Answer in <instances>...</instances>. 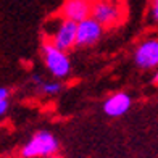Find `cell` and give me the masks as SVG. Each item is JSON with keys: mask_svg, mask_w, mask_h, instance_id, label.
I'll return each instance as SVG.
<instances>
[{"mask_svg": "<svg viewBox=\"0 0 158 158\" xmlns=\"http://www.w3.org/2000/svg\"><path fill=\"white\" fill-rule=\"evenodd\" d=\"M152 82H153V85H158V68L153 71V74H152Z\"/></svg>", "mask_w": 158, "mask_h": 158, "instance_id": "4fadbf2b", "label": "cell"}, {"mask_svg": "<svg viewBox=\"0 0 158 158\" xmlns=\"http://www.w3.org/2000/svg\"><path fill=\"white\" fill-rule=\"evenodd\" d=\"M150 16L158 24V0H152V8H150Z\"/></svg>", "mask_w": 158, "mask_h": 158, "instance_id": "7c38bea8", "label": "cell"}, {"mask_svg": "<svg viewBox=\"0 0 158 158\" xmlns=\"http://www.w3.org/2000/svg\"><path fill=\"white\" fill-rule=\"evenodd\" d=\"M52 27L47 29V39L52 42L55 47L60 50L69 52L73 47H76V39H77V23L71 19H66L63 16H58L56 19L50 21Z\"/></svg>", "mask_w": 158, "mask_h": 158, "instance_id": "3957f363", "label": "cell"}, {"mask_svg": "<svg viewBox=\"0 0 158 158\" xmlns=\"http://www.w3.org/2000/svg\"><path fill=\"white\" fill-rule=\"evenodd\" d=\"M134 63L140 69L158 68V37H147L139 42L134 50Z\"/></svg>", "mask_w": 158, "mask_h": 158, "instance_id": "5b68a950", "label": "cell"}, {"mask_svg": "<svg viewBox=\"0 0 158 158\" xmlns=\"http://www.w3.org/2000/svg\"><path fill=\"white\" fill-rule=\"evenodd\" d=\"M10 89L5 87V85H2L0 87V116H5L6 111H8L10 108Z\"/></svg>", "mask_w": 158, "mask_h": 158, "instance_id": "30bf717a", "label": "cell"}, {"mask_svg": "<svg viewBox=\"0 0 158 158\" xmlns=\"http://www.w3.org/2000/svg\"><path fill=\"white\" fill-rule=\"evenodd\" d=\"M63 89V85L61 82L58 81V79H52V81H44L39 87H37V92L42 95H45V97H55V95H58L60 92Z\"/></svg>", "mask_w": 158, "mask_h": 158, "instance_id": "9c48e42d", "label": "cell"}, {"mask_svg": "<svg viewBox=\"0 0 158 158\" xmlns=\"http://www.w3.org/2000/svg\"><path fill=\"white\" fill-rule=\"evenodd\" d=\"M40 56H42V63H44L45 69L53 79L63 81V79H66L71 74V60L68 56V52L60 50L52 42L48 40L42 42Z\"/></svg>", "mask_w": 158, "mask_h": 158, "instance_id": "7a4b0ae2", "label": "cell"}, {"mask_svg": "<svg viewBox=\"0 0 158 158\" xmlns=\"http://www.w3.org/2000/svg\"><path fill=\"white\" fill-rule=\"evenodd\" d=\"M94 2L95 0H64L60 8V16L71 19L74 23H81L92 16Z\"/></svg>", "mask_w": 158, "mask_h": 158, "instance_id": "52a82bcc", "label": "cell"}, {"mask_svg": "<svg viewBox=\"0 0 158 158\" xmlns=\"http://www.w3.org/2000/svg\"><path fill=\"white\" fill-rule=\"evenodd\" d=\"M60 140L58 137L47 129L35 131L19 148L21 158H52L58 153Z\"/></svg>", "mask_w": 158, "mask_h": 158, "instance_id": "6da1fadb", "label": "cell"}, {"mask_svg": "<svg viewBox=\"0 0 158 158\" xmlns=\"http://www.w3.org/2000/svg\"><path fill=\"white\" fill-rule=\"evenodd\" d=\"M131 105H132V98L127 92H113L110 97L105 98V102L102 105V110L106 116L110 118H119L126 114L129 110H131Z\"/></svg>", "mask_w": 158, "mask_h": 158, "instance_id": "ba28073f", "label": "cell"}, {"mask_svg": "<svg viewBox=\"0 0 158 158\" xmlns=\"http://www.w3.org/2000/svg\"><path fill=\"white\" fill-rule=\"evenodd\" d=\"M123 3L119 0H95L92 6V18L103 27H113L123 19Z\"/></svg>", "mask_w": 158, "mask_h": 158, "instance_id": "277c9868", "label": "cell"}, {"mask_svg": "<svg viewBox=\"0 0 158 158\" xmlns=\"http://www.w3.org/2000/svg\"><path fill=\"white\" fill-rule=\"evenodd\" d=\"M105 27L98 23L95 18H87L77 23V39H76V47H92L102 39Z\"/></svg>", "mask_w": 158, "mask_h": 158, "instance_id": "8992f818", "label": "cell"}, {"mask_svg": "<svg viewBox=\"0 0 158 158\" xmlns=\"http://www.w3.org/2000/svg\"><path fill=\"white\" fill-rule=\"evenodd\" d=\"M44 81H45V79L42 77V76H40L39 73H32V74H31V84L34 85L35 89H37L39 85H40L42 82H44Z\"/></svg>", "mask_w": 158, "mask_h": 158, "instance_id": "8fae6325", "label": "cell"}]
</instances>
